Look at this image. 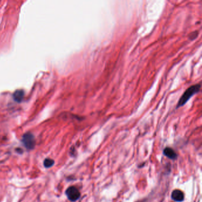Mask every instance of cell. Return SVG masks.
Returning a JSON list of instances; mask_svg holds the SVG:
<instances>
[{
    "instance_id": "6da1fadb",
    "label": "cell",
    "mask_w": 202,
    "mask_h": 202,
    "mask_svg": "<svg viewBox=\"0 0 202 202\" xmlns=\"http://www.w3.org/2000/svg\"><path fill=\"white\" fill-rule=\"evenodd\" d=\"M200 88H201V84L200 83L191 86L188 89H187L184 92L182 95L181 97L180 100L177 103V107L179 108L184 106L193 95H194L195 94H196L200 91Z\"/></svg>"
},
{
    "instance_id": "7a4b0ae2",
    "label": "cell",
    "mask_w": 202,
    "mask_h": 202,
    "mask_svg": "<svg viewBox=\"0 0 202 202\" xmlns=\"http://www.w3.org/2000/svg\"><path fill=\"white\" fill-rule=\"evenodd\" d=\"M66 194L68 199L71 202H76L81 197L79 190L74 186H71L68 188L66 190Z\"/></svg>"
},
{
    "instance_id": "3957f363",
    "label": "cell",
    "mask_w": 202,
    "mask_h": 202,
    "mask_svg": "<svg viewBox=\"0 0 202 202\" xmlns=\"http://www.w3.org/2000/svg\"><path fill=\"white\" fill-rule=\"evenodd\" d=\"M22 142L27 149H33L35 146V140L33 134L26 133L23 135Z\"/></svg>"
},
{
    "instance_id": "277c9868",
    "label": "cell",
    "mask_w": 202,
    "mask_h": 202,
    "mask_svg": "<svg viewBox=\"0 0 202 202\" xmlns=\"http://www.w3.org/2000/svg\"><path fill=\"white\" fill-rule=\"evenodd\" d=\"M171 199L177 202H182L184 200V194L180 190L176 189L171 193Z\"/></svg>"
},
{
    "instance_id": "5b68a950",
    "label": "cell",
    "mask_w": 202,
    "mask_h": 202,
    "mask_svg": "<svg viewBox=\"0 0 202 202\" xmlns=\"http://www.w3.org/2000/svg\"><path fill=\"white\" fill-rule=\"evenodd\" d=\"M164 155L171 159H176L177 158V154L175 151L170 147H166L163 151Z\"/></svg>"
},
{
    "instance_id": "8992f818",
    "label": "cell",
    "mask_w": 202,
    "mask_h": 202,
    "mask_svg": "<svg viewBox=\"0 0 202 202\" xmlns=\"http://www.w3.org/2000/svg\"><path fill=\"white\" fill-rule=\"evenodd\" d=\"M24 97V92L22 90H17L13 94V98L17 102L22 101Z\"/></svg>"
},
{
    "instance_id": "52a82bcc",
    "label": "cell",
    "mask_w": 202,
    "mask_h": 202,
    "mask_svg": "<svg viewBox=\"0 0 202 202\" xmlns=\"http://www.w3.org/2000/svg\"><path fill=\"white\" fill-rule=\"evenodd\" d=\"M44 164L46 168H50L54 164V161L50 158H46L44 161Z\"/></svg>"
}]
</instances>
